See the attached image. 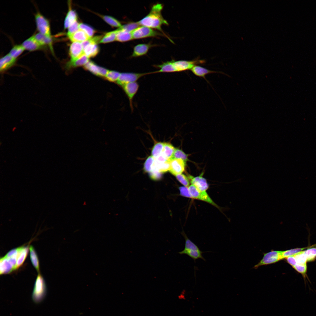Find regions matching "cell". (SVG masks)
<instances>
[{"instance_id": "1", "label": "cell", "mask_w": 316, "mask_h": 316, "mask_svg": "<svg viewBox=\"0 0 316 316\" xmlns=\"http://www.w3.org/2000/svg\"><path fill=\"white\" fill-rule=\"evenodd\" d=\"M163 7L162 5L161 4L157 3L153 5L149 13L138 22L139 25L162 31V26L163 25H168V23L163 18L162 14Z\"/></svg>"}, {"instance_id": "2", "label": "cell", "mask_w": 316, "mask_h": 316, "mask_svg": "<svg viewBox=\"0 0 316 316\" xmlns=\"http://www.w3.org/2000/svg\"><path fill=\"white\" fill-rule=\"evenodd\" d=\"M47 293V287L44 280L40 274H38L36 280L32 298L36 304L41 303L45 299Z\"/></svg>"}, {"instance_id": "3", "label": "cell", "mask_w": 316, "mask_h": 316, "mask_svg": "<svg viewBox=\"0 0 316 316\" xmlns=\"http://www.w3.org/2000/svg\"><path fill=\"white\" fill-rule=\"evenodd\" d=\"M182 234L185 239V246L184 250L178 253L181 255H187L195 262L196 260L198 259H201L206 261L205 259L202 255V254L206 252L201 251L197 245L190 240L184 232Z\"/></svg>"}, {"instance_id": "4", "label": "cell", "mask_w": 316, "mask_h": 316, "mask_svg": "<svg viewBox=\"0 0 316 316\" xmlns=\"http://www.w3.org/2000/svg\"><path fill=\"white\" fill-rule=\"evenodd\" d=\"M35 19L39 33L47 36L51 37L50 23L48 20L39 12L35 15Z\"/></svg>"}, {"instance_id": "5", "label": "cell", "mask_w": 316, "mask_h": 316, "mask_svg": "<svg viewBox=\"0 0 316 316\" xmlns=\"http://www.w3.org/2000/svg\"><path fill=\"white\" fill-rule=\"evenodd\" d=\"M188 188L192 198L205 202L219 209V206L212 200L206 191H201L192 184Z\"/></svg>"}, {"instance_id": "6", "label": "cell", "mask_w": 316, "mask_h": 316, "mask_svg": "<svg viewBox=\"0 0 316 316\" xmlns=\"http://www.w3.org/2000/svg\"><path fill=\"white\" fill-rule=\"evenodd\" d=\"M152 73H153L152 72L143 73L129 72L121 73L116 83L117 84L122 87L126 84L136 82L142 76Z\"/></svg>"}, {"instance_id": "7", "label": "cell", "mask_w": 316, "mask_h": 316, "mask_svg": "<svg viewBox=\"0 0 316 316\" xmlns=\"http://www.w3.org/2000/svg\"><path fill=\"white\" fill-rule=\"evenodd\" d=\"M133 39H139L155 37L160 34L152 28L144 26H139L132 32Z\"/></svg>"}, {"instance_id": "8", "label": "cell", "mask_w": 316, "mask_h": 316, "mask_svg": "<svg viewBox=\"0 0 316 316\" xmlns=\"http://www.w3.org/2000/svg\"><path fill=\"white\" fill-rule=\"evenodd\" d=\"M282 259L281 251L272 250L265 254L262 259L254 267L274 263Z\"/></svg>"}, {"instance_id": "9", "label": "cell", "mask_w": 316, "mask_h": 316, "mask_svg": "<svg viewBox=\"0 0 316 316\" xmlns=\"http://www.w3.org/2000/svg\"><path fill=\"white\" fill-rule=\"evenodd\" d=\"M173 60V63L176 72L182 71L191 70L196 64L203 63L204 61L196 60L191 61Z\"/></svg>"}, {"instance_id": "10", "label": "cell", "mask_w": 316, "mask_h": 316, "mask_svg": "<svg viewBox=\"0 0 316 316\" xmlns=\"http://www.w3.org/2000/svg\"><path fill=\"white\" fill-rule=\"evenodd\" d=\"M122 87L128 98L130 106L132 109L133 100L138 90L139 84L136 82H133L126 84Z\"/></svg>"}, {"instance_id": "11", "label": "cell", "mask_w": 316, "mask_h": 316, "mask_svg": "<svg viewBox=\"0 0 316 316\" xmlns=\"http://www.w3.org/2000/svg\"><path fill=\"white\" fill-rule=\"evenodd\" d=\"M170 163L169 171L174 176L182 174L185 171L186 162L181 159H171Z\"/></svg>"}, {"instance_id": "12", "label": "cell", "mask_w": 316, "mask_h": 316, "mask_svg": "<svg viewBox=\"0 0 316 316\" xmlns=\"http://www.w3.org/2000/svg\"><path fill=\"white\" fill-rule=\"evenodd\" d=\"M202 174L196 177L189 175L188 177L191 184L201 191H206L209 188V185L206 180L202 177Z\"/></svg>"}, {"instance_id": "13", "label": "cell", "mask_w": 316, "mask_h": 316, "mask_svg": "<svg viewBox=\"0 0 316 316\" xmlns=\"http://www.w3.org/2000/svg\"><path fill=\"white\" fill-rule=\"evenodd\" d=\"M85 69L94 74L100 77H105L109 71L104 68L97 65L92 61H89L84 66Z\"/></svg>"}, {"instance_id": "14", "label": "cell", "mask_w": 316, "mask_h": 316, "mask_svg": "<svg viewBox=\"0 0 316 316\" xmlns=\"http://www.w3.org/2000/svg\"><path fill=\"white\" fill-rule=\"evenodd\" d=\"M25 50L34 51L42 49V46L32 35L25 40L21 44Z\"/></svg>"}, {"instance_id": "15", "label": "cell", "mask_w": 316, "mask_h": 316, "mask_svg": "<svg viewBox=\"0 0 316 316\" xmlns=\"http://www.w3.org/2000/svg\"><path fill=\"white\" fill-rule=\"evenodd\" d=\"M69 52L71 59H74L84 54L81 43L78 42L72 43L70 45Z\"/></svg>"}, {"instance_id": "16", "label": "cell", "mask_w": 316, "mask_h": 316, "mask_svg": "<svg viewBox=\"0 0 316 316\" xmlns=\"http://www.w3.org/2000/svg\"><path fill=\"white\" fill-rule=\"evenodd\" d=\"M16 59L11 56L8 54L1 58L0 71L3 72L7 70L14 65Z\"/></svg>"}, {"instance_id": "17", "label": "cell", "mask_w": 316, "mask_h": 316, "mask_svg": "<svg viewBox=\"0 0 316 316\" xmlns=\"http://www.w3.org/2000/svg\"><path fill=\"white\" fill-rule=\"evenodd\" d=\"M89 58L83 54L78 58L71 60L67 63L66 68L68 69L84 66L89 62Z\"/></svg>"}, {"instance_id": "18", "label": "cell", "mask_w": 316, "mask_h": 316, "mask_svg": "<svg viewBox=\"0 0 316 316\" xmlns=\"http://www.w3.org/2000/svg\"><path fill=\"white\" fill-rule=\"evenodd\" d=\"M0 264L1 274H8L16 269L9 259L4 257L1 258Z\"/></svg>"}, {"instance_id": "19", "label": "cell", "mask_w": 316, "mask_h": 316, "mask_svg": "<svg viewBox=\"0 0 316 316\" xmlns=\"http://www.w3.org/2000/svg\"><path fill=\"white\" fill-rule=\"evenodd\" d=\"M152 45L150 44H140L136 45L133 48L131 56L137 57L146 54Z\"/></svg>"}, {"instance_id": "20", "label": "cell", "mask_w": 316, "mask_h": 316, "mask_svg": "<svg viewBox=\"0 0 316 316\" xmlns=\"http://www.w3.org/2000/svg\"><path fill=\"white\" fill-rule=\"evenodd\" d=\"M37 41L43 47L46 46L49 47L50 49L53 50L52 47V39L51 37H49L38 33L33 35Z\"/></svg>"}, {"instance_id": "21", "label": "cell", "mask_w": 316, "mask_h": 316, "mask_svg": "<svg viewBox=\"0 0 316 316\" xmlns=\"http://www.w3.org/2000/svg\"><path fill=\"white\" fill-rule=\"evenodd\" d=\"M77 15L76 12L75 10L72 9L70 6L64 21V29L68 28L73 23L77 21Z\"/></svg>"}, {"instance_id": "22", "label": "cell", "mask_w": 316, "mask_h": 316, "mask_svg": "<svg viewBox=\"0 0 316 316\" xmlns=\"http://www.w3.org/2000/svg\"><path fill=\"white\" fill-rule=\"evenodd\" d=\"M159 68V70L153 72V73H171L176 72L173 63V60L168 61L162 64L156 66Z\"/></svg>"}, {"instance_id": "23", "label": "cell", "mask_w": 316, "mask_h": 316, "mask_svg": "<svg viewBox=\"0 0 316 316\" xmlns=\"http://www.w3.org/2000/svg\"><path fill=\"white\" fill-rule=\"evenodd\" d=\"M68 37L73 42H83L90 38L83 31L80 29Z\"/></svg>"}, {"instance_id": "24", "label": "cell", "mask_w": 316, "mask_h": 316, "mask_svg": "<svg viewBox=\"0 0 316 316\" xmlns=\"http://www.w3.org/2000/svg\"><path fill=\"white\" fill-rule=\"evenodd\" d=\"M195 75L201 77L205 79V75L208 74L218 73V72L209 70L206 68L198 66H195L191 70Z\"/></svg>"}, {"instance_id": "25", "label": "cell", "mask_w": 316, "mask_h": 316, "mask_svg": "<svg viewBox=\"0 0 316 316\" xmlns=\"http://www.w3.org/2000/svg\"><path fill=\"white\" fill-rule=\"evenodd\" d=\"M133 39L132 32L119 28L117 34L116 40L123 42Z\"/></svg>"}, {"instance_id": "26", "label": "cell", "mask_w": 316, "mask_h": 316, "mask_svg": "<svg viewBox=\"0 0 316 316\" xmlns=\"http://www.w3.org/2000/svg\"><path fill=\"white\" fill-rule=\"evenodd\" d=\"M99 48L97 44L91 43L84 49V54L88 58L95 56L98 53Z\"/></svg>"}, {"instance_id": "27", "label": "cell", "mask_w": 316, "mask_h": 316, "mask_svg": "<svg viewBox=\"0 0 316 316\" xmlns=\"http://www.w3.org/2000/svg\"><path fill=\"white\" fill-rule=\"evenodd\" d=\"M175 149V148L171 144L164 143V147L162 153L169 160L172 157Z\"/></svg>"}, {"instance_id": "28", "label": "cell", "mask_w": 316, "mask_h": 316, "mask_svg": "<svg viewBox=\"0 0 316 316\" xmlns=\"http://www.w3.org/2000/svg\"><path fill=\"white\" fill-rule=\"evenodd\" d=\"M28 247L23 246L18 256L17 262V269L25 261L28 253Z\"/></svg>"}, {"instance_id": "29", "label": "cell", "mask_w": 316, "mask_h": 316, "mask_svg": "<svg viewBox=\"0 0 316 316\" xmlns=\"http://www.w3.org/2000/svg\"><path fill=\"white\" fill-rule=\"evenodd\" d=\"M118 29L106 33L101 39L100 43H107L116 40V37Z\"/></svg>"}, {"instance_id": "30", "label": "cell", "mask_w": 316, "mask_h": 316, "mask_svg": "<svg viewBox=\"0 0 316 316\" xmlns=\"http://www.w3.org/2000/svg\"><path fill=\"white\" fill-rule=\"evenodd\" d=\"M30 258L31 262L38 272L39 271V264L38 257L37 253L33 247L31 246L29 248Z\"/></svg>"}, {"instance_id": "31", "label": "cell", "mask_w": 316, "mask_h": 316, "mask_svg": "<svg viewBox=\"0 0 316 316\" xmlns=\"http://www.w3.org/2000/svg\"><path fill=\"white\" fill-rule=\"evenodd\" d=\"M25 50L21 44L16 45L12 47L8 54L12 57L16 59Z\"/></svg>"}, {"instance_id": "32", "label": "cell", "mask_w": 316, "mask_h": 316, "mask_svg": "<svg viewBox=\"0 0 316 316\" xmlns=\"http://www.w3.org/2000/svg\"><path fill=\"white\" fill-rule=\"evenodd\" d=\"M164 145V143L158 142L156 143L153 147L152 151V156L155 159L162 153Z\"/></svg>"}, {"instance_id": "33", "label": "cell", "mask_w": 316, "mask_h": 316, "mask_svg": "<svg viewBox=\"0 0 316 316\" xmlns=\"http://www.w3.org/2000/svg\"><path fill=\"white\" fill-rule=\"evenodd\" d=\"M315 245L312 246L307 249L304 250L306 256L307 262L313 261L316 258V247H315Z\"/></svg>"}, {"instance_id": "34", "label": "cell", "mask_w": 316, "mask_h": 316, "mask_svg": "<svg viewBox=\"0 0 316 316\" xmlns=\"http://www.w3.org/2000/svg\"><path fill=\"white\" fill-rule=\"evenodd\" d=\"M101 17L105 21L112 27L120 28L122 26L120 22L113 17L106 15Z\"/></svg>"}, {"instance_id": "35", "label": "cell", "mask_w": 316, "mask_h": 316, "mask_svg": "<svg viewBox=\"0 0 316 316\" xmlns=\"http://www.w3.org/2000/svg\"><path fill=\"white\" fill-rule=\"evenodd\" d=\"M155 159L152 156H149L145 160L144 164L143 169L146 172L150 173L153 169Z\"/></svg>"}, {"instance_id": "36", "label": "cell", "mask_w": 316, "mask_h": 316, "mask_svg": "<svg viewBox=\"0 0 316 316\" xmlns=\"http://www.w3.org/2000/svg\"><path fill=\"white\" fill-rule=\"evenodd\" d=\"M154 166L162 173L166 172L170 169V160L162 163H157L154 161Z\"/></svg>"}, {"instance_id": "37", "label": "cell", "mask_w": 316, "mask_h": 316, "mask_svg": "<svg viewBox=\"0 0 316 316\" xmlns=\"http://www.w3.org/2000/svg\"><path fill=\"white\" fill-rule=\"evenodd\" d=\"M308 248V247L296 248L284 251H281L282 257L283 259L284 258H286L289 256L293 255Z\"/></svg>"}, {"instance_id": "38", "label": "cell", "mask_w": 316, "mask_h": 316, "mask_svg": "<svg viewBox=\"0 0 316 316\" xmlns=\"http://www.w3.org/2000/svg\"><path fill=\"white\" fill-rule=\"evenodd\" d=\"M181 159L185 162L188 160V155L182 150L177 148H175L171 159Z\"/></svg>"}, {"instance_id": "39", "label": "cell", "mask_w": 316, "mask_h": 316, "mask_svg": "<svg viewBox=\"0 0 316 316\" xmlns=\"http://www.w3.org/2000/svg\"><path fill=\"white\" fill-rule=\"evenodd\" d=\"M121 73L115 71H109L105 76L106 78L111 82H116Z\"/></svg>"}, {"instance_id": "40", "label": "cell", "mask_w": 316, "mask_h": 316, "mask_svg": "<svg viewBox=\"0 0 316 316\" xmlns=\"http://www.w3.org/2000/svg\"><path fill=\"white\" fill-rule=\"evenodd\" d=\"M293 255L296 259L297 264H307V260L304 250L300 252Z\"/></svg>"}, {"instance_id": "41", "label": "cell", "mask_w": 316, "mask_h": 316, "mask_svg": "<svg viewBox=\"0 0 316 316\" xmlns=\"http://www.w3.org/2000/svg\"><path fill=\"white\" fill-rule=\"evenodd\" d=\"M79 28L83 31L90 38L95 32V30L92 27L84 23L80 24Z\"/></svg>"}, {"instance_id": "42", "label": "cell", "mask_w": 316, "mask_h": 316, "mask_svg": "<svg viewBox=\"0 0 316 316\" xmlns=\"http://www.w3.org/2000/svg\"><path fill=\"white\" fill-rule=\"evenodd\" d=\"M176 176L177 180L184 186L188 188L190 186L189 179L186 176L181 174Z\"/></svg>"}, {"instance_id": "43", "label": "cell", "mask_w": 316, "mask_h": 316, "mask_svg": "<svg viewBox=\"0 0 316 316\" xmlns=\"http://www.w3.org/2000/svg\"><path fill=\"white\" fill-rule=\"evenodd\" d=\"M140 25L138 22H131L122 26L120 28L128 32H132L133 30L139 27Z\"/></svg>"}, {"instance_id": "44", "label": "cell", "mask_w": 316, "mask_h": 316, "mask_svg": "<svg viewBox=\"0 0 316 316\" xmlns=\"http://www.w3.org/2000/svg\"><path fill=\"white\" fill-rule=\"evenodd\" d=\"M79 24L76 21L70 26L68 28L67 33V35L68 37L75 32L79 30Z\"/></svg>"}, {"instance_id": "45", "label": "cell", "mask_w": 316, "mask_h": 316, "mask_svg": "<svg viewBox=\"0 0 316 316\" xmlns=\"http://www.w3.org/2000/svg\"><path fill=\"white\" fill-rule=\"evenodd\" d=\"M293 268L298 272L304 275L306 274L307 271V264H296Z\"/></svg>"}, {"instance_id": "46", "label": "cell", "mask_w": 316, "mask_h": 316, "mask_svg": "<svg viewBox=\"0 0 316 316\" xmlns=\"http://www.w3.org/2000/svg\"><path fill=\"white\" fill-rule=\"evenodd\" d=\"M22 247L23 246L11 250L4 257L8 258L12 257L18 256Z\"/></svg>"}, {"instance_id": "47", "label": "cell", "mask_w": 316, "mask_h": 316, "mask_svg": "<svg viewBox=\"0 0 316 316\" xmlns=\"http://www.w3.org/2000/svg\"><path fill=\"white\" fill-rule=\"evenodd\" d=\"M149 173L150 178L154 180L159 179L161 177L162 173L155 167Z\"/></svg>"}, {"instance_id": "48", "label": "cell", "mask_w": 316, "mask_h": 316, "mask_svg": "<svg viewBox=\"0 0 316 316\" xmlns=\"http://www.w3.org/2000/svg\"><path fill=\"white\" fill-rule=\"evenodd\" d=\"M180 195L183 196L187 197L192 198L190 194L188 188L185 186L180 187L179 188Z\"/></svg>"}, {"instance_id": "49", "label": "cell", "mask_w": 316, "mask_h": 316, "mask_svg": "<svg viewBox=\"0 0 316 316\" xmlns=\"http://www.w3.org/2000/svg\"><path fill=\"white\" fill-rule=\"evenodd\" d=\"M286 260L288 263L293 267L297 264L296 259L294 255L286 258Z\"/></svg>"}]
</instances>
